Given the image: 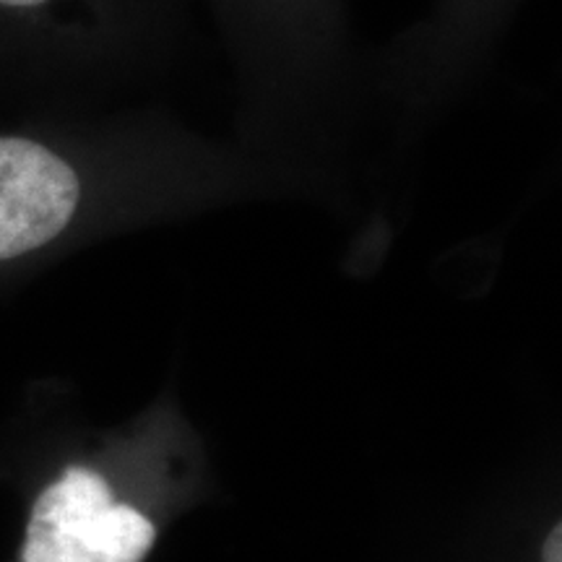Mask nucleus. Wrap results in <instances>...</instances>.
<instances>
[{
    "instance_id": "20e7f679",
    "label": "nucleus",
    "mask_w": 562,
    "mask_h": 562,
    "mask_svg": "<svg viewBox=\"0 0 562 562\" xmlns=\"http://www.w3.org/2000/svg\"><path fill=\"white\" fill-rule=\"evenodd\" d=\"M42 3H47V0H0V5H9V9H34Z\"/></svg>"
},
{
    "instance_id": "f257e3e1",
    "label": "nucleus",
    "mask_w": 562,
    "mask_h": 562,
    "mask_svg": "<svg viewBox=\"0 0 562 562\" xmlns=\"http://www.w3.org/2000/svg\"><path fill=\"white\" fill-rule=\"evenodd\" d=\"M157 531L144 513L112 501L108 482L74 467L34 503L24 562H140Z\"/></svg>"
},
{
    "instance_id": "7ed1b4c3",
    "label": "nucleus",
    "mask_w": 562,
    "mask_h": 562,
    "mask_svg": "<svg viewBox=\"0 0 562 562\" xmlns=\"http://www.w3.org/2000/svg\"><path fill=\"white\" fill-rule=\"evenodd\" d=\"M562 526H554L544 542V562H562Z\"/></svg>"
},
{
    "instance_id": "f03ea898",
    "label": "nucleus",
    "mask_w": 562,
    "mask_h": 562,
    "mask_svg": "<svg viewBox=\"0 0 562 562\" xmlns=\"http://www.w3.org/2000/svg\"><path fill=\"white\" fill-rule=\"evenodd\" d=\"M79 201L81 180L66 159L37 140L0 136V261L53 243Z\"/></svg>"
}]
</instances>
